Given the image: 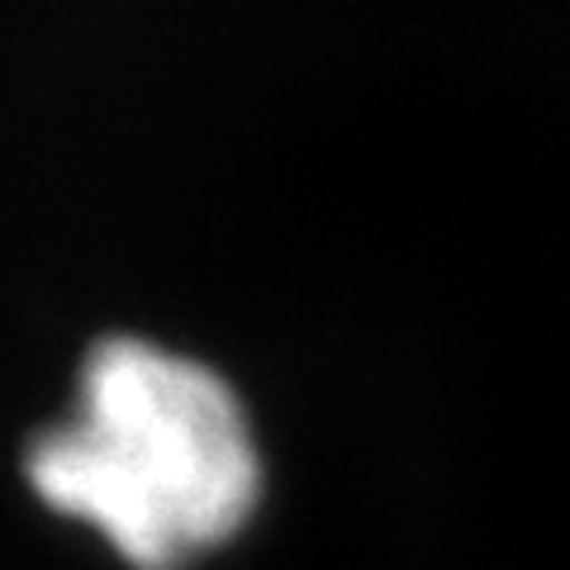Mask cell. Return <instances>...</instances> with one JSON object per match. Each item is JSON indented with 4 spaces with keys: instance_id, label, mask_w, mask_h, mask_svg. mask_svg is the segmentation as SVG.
<instances>
[{
    "instance_id": "cell-1",
    "label": "cell",
    "mask_w": 570,
    "mask_h": 570,
    "mask_svg": "<svg viewBox=\"0 0 570 570\" xmlns=\"http://www.w3.org/2000/svg\"><path fill=\"white\" fill-rule=\"evenodd\" d=\"M52 504L100 523L142 566L224 538L257 499V448L219 371L134 333L86 352L77 409L29 442Z\"/></svg>"
}]
</instances>
